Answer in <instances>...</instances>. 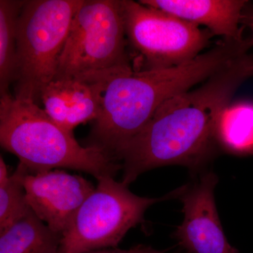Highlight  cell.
I'll list each match as a JSON object with an SVG mask.
<instances>
[{
  "instance_id": "2e32d148",
  "label": "cell",
  "mask_w": 253,
  "mask_h": 253,
  "mask_svg": "<svg viewBox=\"0 0 253 253\" xmlns=\"http://www.w3.org/2000/svg\"><path fill=\"white\" fill-rule=\"evenodd\" d=\"M82 253H165L162 251H158L153 249L151 246H146L144 245H138L134 247L127 250H121L116 249H107L97 250V251H89Z\"/></svg>"
},
{
  "instance_id": "4fadbf2b",
  "label": "cell",
  "mask_w": 253,
  "mask_h": 253,
  "mask_svg": "<svg viewBox=\"0 0 253 253\" xmlns=\"http://www.w3.org/2000/svg\"><path fill=\"white\" fill-rule=\"evenodd\" d=\"M214 136L218 148L229 154H253V103L228 104L216 121Z\"/></svg>"
},
{
  "instance_id": "5bb4252c",
  "label": "cell",
  "mask_w": 253,
  "mask_h": 253,
  "mask_svg": "<svg viewBox=\"0 0 253 253\" xmlns=\"http://www.w3.org/2000/svg\"><path fill=\"white\" fill-rule=\"evenodd\" d=\"M26 0H0V95L11 94L17 47V23Z\"/></svg>"
},
{
  "instance_id": "3957f363",
  "label": "cell",
  "mask_w": 253,
  "mask_h": 253,
  "mask_svg": "<svg viewBox=\"0 0 253 253\" xmlns=\"http://www.w3.org/2000/svg\"><path fill=\"white\" fill-rule=\"evenodd\" d=\"M0 143L31 173L67 168L98 179L114 177L122 169L121 163L101 150L82 146L39 105L12 94L0 99Z\"/></svg>"
},
{
  "instance_id": "e0dca14e",
  "label": "cell",
  "mask_w": 253,
  "mask_h": 253,
  "mask_svg": "<svg viewBox=\"0 0 253 253\" xmlns=\"http://www.w3.org/2000/svg\"><path fill=\"white\" fill-rule=\"evenodd\" d=\"M241 23L252 32L253 38V3L248 1L243 11Z\"/></svg>"
},
{
  "instance_id": "9a60e30c",
  "label": "cell",
  "mask_w": 253,
  "mask_h": 253,
  "mask_svg": "<svg viewBox=\"0 0 253 253\" xmlns=\"http://www.w3.org/2000/svg\"><path fill=\"white\" fill-rule=\"evenodd\" d=\"M28 172L21 163L8 180L0 185V233L22 219L31 210L26 201L23 178Z\"/></svg>"
},
{
  "instance_id": "5b68a950",
  "label": "cell",
  "mask_w": 253,
  "mask_h": 253,
  "mask_svg": "<svg viewBox=\"0 0 253 253\" xmlns=\"http://www.w3.org/2000/svg\"><path fill=\"white\" fill-rule=\"evenodd\" d=\"M111 176L97 179L94 191L84 201L63 232L59 253H82L116 249L126 233L144 221L152 205L179 197L186 185L161 198L141 197Z\"/></svg>"
},
{
  "instance_id": "8fae6325",
  "label": "cell",
  "mask_w": 253,
  "mask_h": 253,
  "mask_svg": "<svg viewBox=\"0 0 253 253\" xmlns=\"http://www.w3.org/2000/svg\"><path fill=\"white\" fill-rule=\"evenodd\" d=\"M141 4L174 15L196 26H206L213 36L239 41L245 0H141Z\"/></svg>"
},
{
  "instance_id": "ba28073f",
  "label": "cell",
  "mask_w": 253,
  "mask_h": 253,
  "mask_svg": "<svg viewBox=\"0 0 253 253\" xmlns=\"http://www.w3.org/2000/svg\"><path fill=\"white\" fill-rule=\"evenodd\" d=\"M23 186L32 211L61 235L96 188L83 176L60 169L28 172L23 178Z\"/></svg>"
},
{
  "instance_id": "52a82bcc",
  "label": "cell",
  "mask_w": 253,
  "mask_h": 253,
  "mask_svg": "<svg viewBox=\"0 0 253 253\" xmlns=\"http://www.w3.org/2000/svg\"><path fill=\"white\" fill-rule=\"evenodd\" d=\"M128 44L141 63L139 71L166 69L194 59L209 46L208 29L132 0H120Z\"/></svg>"
},
{
  "instance_id": "30bf717a",
  "label": "cell",
  "mask_w": 253,
  "mask_h": 253,
  "mask_svg": "<svg viewBox=\"0 0 253 253\" xmlns=\"http://www.w3.org/2000/svg\"><path fill=\"white\" fill-rule=\"evenodd\" d=\"M119 71L54 80L43 89L41 101L48 116L65 130L94 122L101 112L103 94L108 82Z\"/></svg>"
},
{
  "instance_id": "ac0fdd59",
  "label": "cell",
  "mask_w": 253,
  "mask_h": 253,
  "mask_svg": "<svg viewBox=\"0 0 253 253\" xmlns=\"http://www.w3.org/2000/svg\"><path fill=\"white\" fill-rule=\"evenodd\" d=\"M11 174H9L7 166L4 162L2 156H0V185L4 184L8 180Z\"/></svg>"
},
{
  "instance_id": "7c38bea8",
  "label": "cell",
  "mask_w": 253,
  "mask_h": 253,
  "mask_svg": "<svg viewBox=\"0 0 253 253\" xmlns=\"http://www.w3.org/2000/svg\"><path fill=\"white\" fill-rule=\"evenodd\" d=\"M62 235L51 229L30 210L0 233V253H59Z\"/></svg>"
},
{
  "instance_id": "8992f818",
  "label": "cell",
  "mask_w": 253,
  "mask_h": 253,
  "mask_svg": "<svg viewBox=\"0 0 253 253\" xmlns=\"http://www.w3.org/2000/svg\"><path fill=\"white\" fill-rule=\"evenodd\" d=\"M127 44L120 0H83L73 18L54 80L134 70Z\"/></svg>"
},
{
  "instance_id": "7a4b0ae2",
  "label": "cell",
  "mask_w": 253,
  "mask_h": 253,
  "mask_svg": "<svg viewBox=\"0 0 253 253\" xmlns=\"http://www.w3.org/2000/svg\"><path fill=\"white\" fill-rule=\"evenodd\" d=\"M253 46L251 38L223 39L189 62L166 69L115 73L103 94L101 112L88 136L95 147L121 163L126 145L142 131L165 102L205 82Z\"/></svg>"
},
{
  "instance_id": "9c48e42d",
  "label": "cell",
  "mask_w": 253,
  "mask_h": 253,
  "mask_svg": "<svg viewBox=\"0 0 253 253\" xmlns=\"http://www.w3.org/2000/svg\"><path fill=\"white\" fill-rule=\"evenodd\" d=\"M217 182L214 172L204 173L179 196L184 220L174 236L189 253H239L229 244L221 226L214 200Z\"/></svg>"
},
{
  "instance_id": "6da1fadb",
  "label": "cell",
  "mask_w": 253,
  "mask_h": 253,
  "mask_svg": "<svg viewBox=\"0 0 253 253\" xmlns=\"http://www.w3.org/2000/svg\"><path fill=\"white\" fill-rule=\"evenodd\" d=\"M253 76V62L239 57L194 90L173 96L158 109L120 157L123 184L143 173L178 165L199 172L218 149L214 127L240 85Z\"/></svg>"
},
{
  "instance_id": "277c9868",
  "label": "cell",
  "mask_w": 253,
  "mask_h": 253,
  "mask_svg": "<svg viewBox=\"0 0 253 253\" xmlns=\"http://www.w3.org/2000/svg\"><path fill=\"white\" fill-rule=\"evenodd\" d=\"M83 0H26L17 23L13 88L16 99L41 102L54 79L73 18Z\"/></svg>"
}]
</instances>
